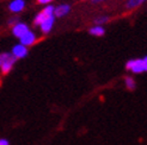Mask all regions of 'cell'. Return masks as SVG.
<instances>
[{
  "label": "cell",
  "instance_id": "5bb4252c",
  "mask_svg": "<svg viewBox=\"0 0 147 145\" xmlns=\"http://www.w3.org/2000/svg\"><path fill=\"white\" fill-rule=\"evenodd\" d=\"M0 145H10V142L5 138H1L0 139Z\"/></svg>",
  "mask_w": 147,
  "mask_h": 145
},
{
  "label": "cell",
  "instance_id": "6da1fadb",
  "mask_svg": "<svg viewBox=\"0 0 147 145\" xmlns=\"http://www.w3.org/2000/svg\"><path fill=\"white\" fill-rule=\"evenodd\" d=\"M16 60H17L16 57L10 53H5L1 55V66H0V68H1L3 74H7L10 70H12V67L16 63Z\"/></svg>",
  "mask_w": 147,
  "mask_h": 145
},
{
  "label": "cell",
  "instance_id": "2e32d148",
  "mask_svg": "<svg viewBox=\"0 0 147 145\" xmlns=\"http://www.w3.org/2000/svg\"><path fill=\"white\" fill-rule=\"evenodd\" d=\"M17 21H18L17 18H12V19L9 20V24H11V25H12V24H17Z\"/></svg>",
  "mask_w": 147,
  "mask_h": 145
},
{
  "label": "cell",
  "instance_id": "5b68a950",
  "mask_svg": "<svg viewBox=\"0 0 147 145\" xmlns=\"http://www.w3.org/2000/svg\"><path fill=\"white\" fill-rule=\"evenodd\" d=\"M28 31H29V27L24 23H17V24H14V26L12 29V33L16 36V37H18V38H20L22 36L25 35Z\"/></svg>",
  "mask_w": 147,
  "mask_h": 145
},
{
  "label": "cell",
  "instance_id": "ac0fdd59",
  "mask_svg": "<svg viewBox=\"0 0 147 145\" xmlns=\"http://www.w3.org/2000/svg\"><path fill=\"white\" fill-rule=\"evenodd\" d=\"M102 1H104V0H92L93 4H98V3H102Z\"/></svg>",
  "mask_w": 147,
  "mask_h": 145
},
{
  "label": "cell",
  "instance_id": "3957f363",
  "mask_svg": "<svg viewBox=\"0 0 147 145\" xmlns=\"http://www.w3.org/2000/svg\"><path fill=\"white\" fill-rule=\"evenodd\" d=\"M16 59H25L28 56V49L26 47L22 45V44H17L12 48V53H11Z\"/></svg>",
  "mask_w": 147,
  "mask_h": 145
},
{
  "label": "cell",
  "instance_id": "9c48e42d",
  "mask_svg": "<svg viewBox=\"0 0 147 145\" xmlns=\"http://www.w3.org/2000/svg\"><path fill=\"white\" fill-rule=\"evenodd\" d=\"M89 32L92 36H97V37H100V36H103V35L105 33V30H104V27H103L102 25H94L93 27L90 29Z\"/></svg>",
  "mask_w": 147,
  "mask_h": 145
},
{
  "label": "cell",
  "instance_id": "277c9868",
  "mask_svg": "<svg viewBox=\"0 0 147 145\" xmlns=\"http://www.w3.org/2000/svg\"><path fill=\"white\" fill-rule=\"evenodd\" d=\"M19 39H20V44H22V45L29 47V45H32L34 43L36 42V36H35L34 32H31L30 30H29L25 35L22 36Z\"/></svg>",
  "mask_w": 147,
  "mask_h": 145
},
{
  "label": "cell",
  "instance_id": "52a82bcc",
  "mask_svg": "<svg viewBox=\"0 0 147 145\" xmlns=\"http://www.w3.org/2000/svg\"><path fill=\"white\" fill-rule=\"evenodd\" d=\"M54 21H55V17L54 16H50V17H48L43 23L40 25L41 26V30H42V32H45V33H48V32H50V30H51V27H53V25H54Z\"/></svg>",
  "mask_w": 147,
  "mask_h": 145
},
{
  "label": "cell",
  "instance_id": "7a4b0ae2",
  "mask_svg": "<svg viewBox=\"0 0 147 145\" xmlns=\"http://www.w3.org/2000/svg\"><path fill=\"white\" fill-rule=\"evenodd\" d=\"M126 68L130 71L135 72V74H140V72L145 71L142 60H130L129 62H127Z\"/></svg>",
  "mask_w": 147,
  "mask_h": 145
},
{
  "label": "cell",
  "instance_id": "9a60e30c",
  "mask_svg": "<svg viewBox=\"0 0 147 145\" xmlns=\"http://www.w3.org/2000/svg\"><path fill=\"white\" fill-rule=\"evenodd\" d=\"M142 63H144V69H145V71H147V56L145 57V59H142Z\"/></svg>",
  "mask_w": 147,
  "mask_h": 145
},
{
  "label": "cell",
  "instance_id": "7c38bea8",
  "mask_svg": "<svg viewBox=\"0 0 147 145\" xmlns=\"http://www.w3.org/2000/svg\"><path fill=\"white\" fill-rule=\"evenodd\" d=\"M124 83H126V87H127V89H130V90H133L135 88V81L131 77H126L124 78Z\"/></svg>",
  "mask_w": 147,
  "mask_h": 145
},
{
  "label": "cell",
  "instance_id": "ba28073f",
  "mask_svg": "<svg viewBox=\"0 0 147 145\" xmlns=\"http://www.w3.org/2000/svg\"><path fill=\"white\" fill-rule=\"evenodd\" d=\"M71 11V6L69 5H67V4H62V5H60V6H57V7H55V10H54V14H55V17H63V16H66L68 12Z\"/></svg>",
  "mask_w": 147,
  "mask_h": 145
},
{
  "label": "cell",
  "instance_id": "8fae6325",
  "mask_svg": "<svg viewBox=\"0 0 147 145\" xmlns=\"http://www.w3.org/2000/svg\"><path fill=\"white\" fill-rule=\"evenodd\" d=\"M48 17H50V16H47L45 11H41V12L37 14V16L35 17V19H34V24H35V25H41Z\"/></svg>",
  "mask_w": 147,
  "mask_h": 145
},
{
  "label": "cell",
  "instance_id": "d6986e66",
  "mask_svg": "<svg viewBox=\"0 0 147 145\" xmlns=\"http://www.w3.org/2000/svg\"><path fill=\"white\" fill-rule=\"evenodd\" d=\"M0 66H1V55H0Z\"/></svg>",
  "mask_w": 147,
  "mask_h": 145
},
{
  "label": "cell",
  "instance_id": "30bf717a",
  "mask_svg": "<svg viewBox=\"0 0 147 145\" xmlns=\"http://www.w3.org/2000/svg\"><path fill=\"white\" fill-rule=\"evenodd\" d=\"M145 1H146V0H128V1L126 3V9H128V10L136 9V7H139L141 4H144Z\"/></svg>",
  "mask_w": 147,
  "mask_h": 145
},
{
  "label": "cell",
  "instance_id": "e0dca14e",
  "mask_svg": "<svg viewBox=\"0 0 147 145\" xmlns=\"http://www.w3.org/2000/svg\"><path fill=\"white\" fill-rule=\"evenodd\" d=\"M40 4H49L50 1H53V0H37Z\"/></svg>",
  "mask_w": 147,
  "mask_h": 145
},
{
  "label": "cell",
  "instance_id": "8992f818",
  "mask_svg": "<svg viewBox=\"0 0 147 145\" xmlns=\"http://www.w3.org/2000/svg\"><path fill=\"white\" fill-rule=\"evenodd\" d=\"M24 7H25V1L24 0H13V1H11L10 5H9L10 11L11 12H16V13L23 11Z\"/></svg>",
  "mask_w": 147,
  "mask_h": 145
},
{
  "label": "cell",
  "instance_id": "4fadbf2b",
  "mask_svg": "<svg viewBox=\"0 0 147 145\" xmlns=\"http://www.w3.org/2000/svg\"><path fill=\"white\" fill-rule=\"evenodd\" d=\"M108 20H109L108 17H98V18L94 19V23H96V25H102V24L107 23Z\"/></svg>",
  "mask_w": 147,
  "mask_h": 145
}]
</instances>
